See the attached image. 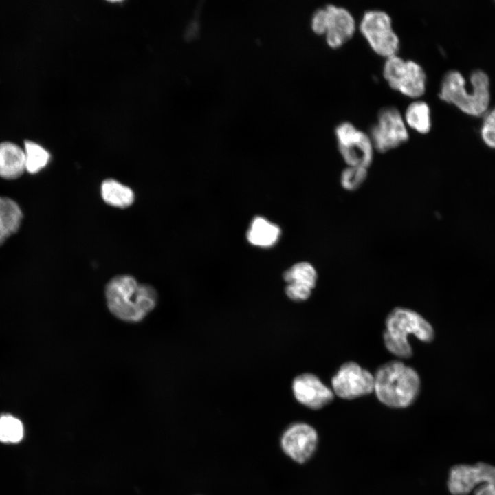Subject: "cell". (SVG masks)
<instances>
[{"instance_id":"277c9868","label":"cell","mask_w":495,"mask_h":495,"mask_svg":"<svg viewBox=\"0 0 495 495\" xmlns=\"http://www.w3.org/2000/svg\"><path fill=\"white\" fill-rule=\"evenodd\" d=\"M383 334L386 349L393 355L409 358L412 355L408 336L413 334L422 342H430L434 337L431 324L420 314L407 308L396 307L386 318Z\"/></svg>"},{"instance_id":"52a82bcc","label":"cell","mask_w":495,"mask_h":495,"mask_svg":"<svg viewBox=\"0 0 495 495\" xmlns=\"http://www.w3.org/2000/svg\"><path fill=\"white\" fill-rule=\"evenodd\" d=\"M448 487L453 495H495V467L484 463L459 465L450 472Z\"/></svg>"},{"instance_id":"5bb4252c","label":"cell","mask_w":495,"mask_h":495,"mask_svg":"<svg viewBox=\"0 0 495 495\" xmlns=\"http://www.w3.org/2000/svg\"><path fill=\"white\" fill-rule=\"evenodd\" d=\"M287 283L286 295L292 300L300 302L309 298L316 286L318 274L314 267L308 262L294 264L283 273Z\"/></svg>"},{"instance_id":"8992f818","label":"cell","mask_w":495,"mask_h":495,"mask_svg":"<svg viewBox=\"0 0 495 495\" xmlns=\"http://www.w3.org/2000/svg\"><path fill=\"white\" fill-rule=\"evenodd\" d=\"M359 29L371 47L379 55L388 57L397 54L399 38L392 25L390 16L384 10H366L360 21Z\"/></svg>"},{"instance_id":"7a4b0ae2","label":"cell","mask_w":495,"mask_h":495,"mask_svg":"<svg viewBox=\"0 0 495 495\" xmlns=\"http://www.w3.org/2000/svg\"><path fill=\"white\" fill-rule=\"evenodd\" d=\"M469 83L470 86H467L459 71L450 69L441 79L439 96L468 116H483L489 110L491 100L490 77L484 70L476 69L471 72Z\"/></svg>"},{"instance_id":"3957f363","label":"cell","mask_w":495,"mask_h":495,"mask_svg":"<svg viewBox=\"0 0 495 495\" xmlns=\"http://www.w3.org/2000/svg\"><path fill=\"white\" fill-rule=\"evenodd\" d=\"M373 376L376 396L387 406L408 407L419 394L418 373L400 361L393 360L382 364Z\"/></svg>"},{"instance_id":"8fae6325","label":"cell","mask_w":495,"mask_h":495,"mask_svg":"<svg viewBox=\"0 0 495 495\" xmlns=\"http://www.w3.org/2000/svg\"><path fill=\"white\" fill-rule=\"evenodd\" d=\"M318 443L316 429L308 424L296 422L289 425L282 433L280 444L286 456L302 464L314 455Z\"/></svg>"},{"instance_id":"4fadbf2b","label":"cell","mask_w":495,"mask_h":495,"mask_svg":"<svg viewBox=\"0 0 495 495\" xmlns=\"http://www.w3.org/2000/svg\"><path fill=\"white\" fill-rule=\"evenodd\" d=\"M325 9V38L333 48L342 45L354 34L356 21L351 12L344 7L327 4Z\"/></svg>"},{"instance_id":"5b68a950","label":"cell","mask_w":495,"mask_h":495,"mask_svg":"<svg viewBox=\"0 0 495 495\" xmlns=\"http://www.w3.org/2000/svg\"><path fill=\"white\" fill-rule=\"evenodd\" d=\"M382 72L391 88L407 96L417 98L426 90V72L414 60L404 59L397 54L386 57Z\"/></svg>"},{"instance_id":"603a6c76","label":"cell","mask_w":495,"mask_h":495,"mask_svg":"<svg viewBox=\"0 0 495 495\" xmlns=\"http://www.w3.org/2000/svg\"><path fill=\"white\" fill-rule=\"evenodd\" d=\"M483 117L481 138L488 147L495 149V107L489 109Z\"/></svg>"},{"instance_id":"7c38bea8","label":"cell","mask_w":495,"mask_h":495,"mask_svg":"<svg viewBox=\"0 0 495 495\" xmlns=\"http://www.w3.org/2000/svg\"><path fill=\"white\" fill-rule=\"evenodd\" d=\"M292 390L296 400L312 410L324 407L334 397V393L311 373H304L295 377Z\"/></svg>"},{"instance_id":"9a60e30c","label":"cell","mask_w":495,"mask_h":495,"mask_svg":"<svg viewBox=\"0 0 495 495\" xmlns=\"http://www.w3.org/2000/svg\"><path fill=\"white\" fill-rule=\"evenodd\" d=\"M25 170L24 150L12 142L0 143V177L9 180L16 179Z\"/></svg>"},{"instance_id":"9c48e42d","label":"cell","mask_w":495,"mask_h":495,"mask_svg":"<svg viewBox=\"0 0 495 495\" xmlns=\"http://www.w3.org/2000/svg\"><path fill=\"white\" fill-rule=\"evenodd\" d=\"M374 149L386 153L406 142L409 138L407 125L399 110L395 106L382 107L377 121L368 133Z\"/></svg>"},{"instance_id":"ffe728a7","label":"cell","mask_w":495,"mask_h":495,"mask_svg":"<svg viewBox=\"0 0 495 495\" xmlns=\"http://www.w3.org/2000/svg\"><path fill=\"white\" fill-rule=\"evenodd\" d=\"M25 170L30 174L38 173L48 164L49 152L37 143L25 142Z\"/></svg>"},{"instance_id":"d6986e66","label":"cell","mask_w":495,"mask_h":495,"mask_svg":"<svg viewBox=\"0 0 495 495\" xmlns=\"http://www.w3.org/2000/svg\"><path fill=\"white\" fill-rule=\"evenodd\" d=\"M23 219V212L18 204L6 197L0 196V232L7 238L16 233Z\"/></svg>"},{"instance_id":"7402d4cb","label":"cell","mask_w":495,"mask_h":495,"mask_svg":"<svg viewBox=\"0 0 495 495\" xmlns=\"http://www.w3.org/2000/svg\"><path fill=\"white\" fill-rule=\"evenodd\" d=\"M367 176L366 168L348 166L341 173L340 184L346 190L355 191L361 187Z\"/></svg>"},{"instance_id":"cb8c5ba5","label":"cell","mask_w":495,"mask_h":495,"mask_svg":"<svg viewBox=\"0 0 495 495\" xmlns=\"http://www.w3.org/2000/svg\"><path fill=\"white\" fill-rule=\"evenodd\" d=\"M325 9L320 8L316 10L311 19V28L314 32L318 34L325 32Z\"/></svg>"},{"instance_id":"d4e9b609","label":"cell","mask_w":495,"mask_h":495,"mask_svg":"<svg viewBox=\"0 0 495 495\" xmlns=\"http://www.w3.org/2000/svg\"><path fill=\"white\" fill-rule=\"evenodd\" d=\"M6 239H7V236L4 234H3L1 232H0V246L4 243Z\"/></svg>"},{"instance_id":"44dd1931","label":"cell","mask_w":495,"mask_h":495,"mask_svg":"<svg viewBox=\"0 0 495 495\" xmlns=\"http://www.w3.org/2000/svg\"><path fill=\"white\" fill-rule=\"evenodd\" d=\"M24 436L22 421L10 414L0 415V442L3 443H18Z\"/></svg>"},{"instance_id":"ac0fdd59","label":"cell","mask_w":495,"mask_h":495,"mask_svg":"<svg viewBox=\"0 0 495 495\" xmlns=\"http://www.w3.org/2000/svg\"><path fill=\"white\" fill-rule=\"evenodd\" d=\"M100 190L103 200L112 206L124 208L133 202V190L115 179L104 180L102 183Z\"/></svg>"},{"instance_id":"e0dca14e","label":"cell","mask_w":495,"mask_h":495,"mask_svg":"<svg viewBox=\"0 0 495 495\" xmlns=\"http://www.w3.org/2000/svg\"><path fill=\"white\" fill-rule=\"evenodd\" d=\"M408 126L420 133H427L432 126L430 109L422 100H415L406 107L403 116Z\"/></svg>"},{"instance_id":"6da1fadb","label":"cell","mask_w":495,"mask_h":495,"mask_svg":"<svg viewBox=\"0 0 495 495\" xmlns=\"http://www.w3.org/2000/svg\"><path fill=\"white\" fill-rule=\"evenodd\" d=\"M104 295L110 313L129 323L142 321L158 301L157 292L153 286L140 283L128 274L113 277L106 285Z\"/></svg>"},{"instance_id":"2e32d148","label":"cell","mask_w":495,"mask_h":495,"mask_svg":"<svg viewBox=\"0 0 495 495\" xmlns=\"http://www.w3.org/2000/svg\"><path fill=\"white\" fill-rule=\"evenodd\" d=\"M280 228L262 217H256L248 230V241L256 246L270 247L278 239Z\"/></svg>"},{"instance_id":"ba28073f","label":"cell","mask_w":495,"mask_h":495,"mask_svg":"<svg viewBox=\"0 0 495 495\" xmlns=\"http://www.w3.org/2000/svg\"><path fill=\"white\" fill-rule=\"evenodd\" d=\"M335 135L338 151L347 166L368 168L372 164L374 146L368 133L349 121L336 125Z\"/></svg>"},{"instance_id":"30bf717a","label":"cell","mask_w":495,"mask_h":495,"mask_svg":"<svg viewBox=\"0 0 495 495\" xmlns=\"http://www.w3.org/2000/svg\"><path fill=\"white\" fill-rule=\"evenodd\" d=\"M333 393L344 399L366 395L374 390V376L358 363H344L331 379Z\"/></svg>"}]
</instances>
